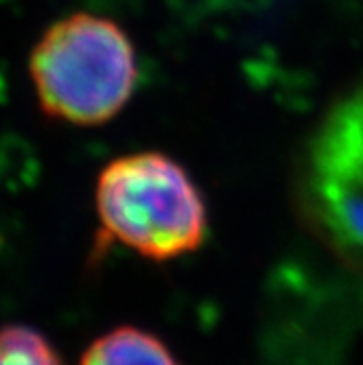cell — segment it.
I'll return each mask as SVG.
<instances>
[{"mask_svg": "<svg viewBox=\"0 0 363 365\" xmlns=\"http://www.w3.org/2000/svg\"><path fill=\"white\" fill-rule=\"evenodd\" d=\"M40 110L77 127L116 118L138 86V57L112 18L75 11L51 22L29 53Z\"/></svg>", "mask_w": 363, "mask_h": 365, "instance_id": "obj_1", "label": "cell"}, {"mask_svg": "<svg viewBox=\"0 0 363 365\" xmlns=\"http://www.w3.org/2000/svg\"><path fill=\"white\" fill-rule=\"evenodd\" d=\"M106 241L151 260L195 252L206 237V206L190 175L173 158L138 151L114 158L94 188Z\"/></svg>", "mask_w": 363, "mask_h": 365, "instance_id": "obj_2", "label": "cell"}, {"mask_svg": "<svg viewBox=\"0 0 363 365\" xmlns=\"http://www.w3.org/2000/svg\"><path fill=\"white\" fill-rule=\"evenodd\" d=\"M300 192L322 239L363 264V88L344 96L317 127Z\"/></svg>", "mask_w": 363, "mask_h": 365, "instance_id": "obj_3", "label": "cell"}, {"mask_svg": "<svg viewBox=\"0 0 363 365\" xmlns=\"http://www.w3.org/2000/svg\"><path fill=\"white\" fill-rule=\"evenodd\" d=\"M79 365H182L162 339L136 326H118L96 337Z\"/></svg>", "mask_w": 363, "mask_h": 365, "instance_id": "obj_4", "label": "cell"}, {"mask_svg": "<svg viewBox=\"0 0 363 365\" xmlns=\"http://www.w3.org/2000/svg\"><path fill=\"white\" fill-rule=\"evenodd\" d=\"M0 365H66L42 330L26 324L0 326Z\"/></svg>", "mask_w": 363, "mask_h": 365, "instance_id": "obj_5", "label": "cell"}]
</instances>
